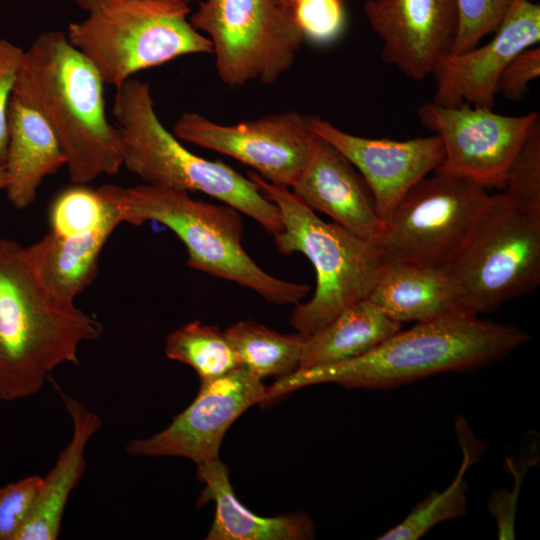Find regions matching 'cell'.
I'll return each instance as SVG.
<instances>
[{"label":"cell","instance_id":"obj_14","mask_svg":"<svg viewBox=\"0 0 540 540\" xmlns=\"http://www.w3.org/2000/svg\"><path fill=\"white\" fill-rule=\"evenodd\" d=\"M495 31L485 45L448 53L438 60L432 71L436 81L432 102L447 107L468 103L492 109L504 68L517 54L539 44L540 4L511 0Z\"/></svg>","mask_w":540,"mask_h":540},{"label":"cell","instance_id":"obj_33","mask_svg":"<svg viewBox=\"0 0 540 540\" xmlns=\"http://www.w3.org/2000/svg\"><path fill=\"white\" fill-rule=\"evenodd\" d=\"M24 50L0 38V164L5 163L8 146V110L18 78Z\"/></svg>","mask_w":540,"mask_h":540},{"label":"cell","instance_id":"obj_22","mask_svg":"<svg viewBox=\"0 0 540 540\" xmlns=\"http://www.w3.org/2000/svg\"><path fill=\"white\" fill-rule=\"evenodd\" d=\"M112 231L61 236L49 231L24 247L25 256L42 286L58 300L75 304L95 279L101 252Z\"/></svg>","mask_w":540,"mask_h":540},{"label":"cell","instance_id":"obj_31","mask_svg":"<svg viewBox=\"0 0 540 540\" xmlns=\"http://www.w3.org/2000/svg\"><path fill=\"white\" fill-rule=\"evenodd\" d=\"M523 450L519 460L507 459L510 472L514 475V488L494 490L487 502L490 514L497 523V535L500 540L514 539L515 515L520 488L527 471L536 465L539 455L536 441Z\"/></svg>","mask_w":540,"mask_h":540},{"label":"cell","instance_id":"obj_27","mask_svg":"<svg viewBox=\"0 0 540 540\" xmlns=\"http://www.w3.org/2000/svg\"><path fill=\"white\" fill-rule=\"evenodd\" d=\"M122 222L120 213L103 189L75 184L59 192L49 210L50 231L61 236H81L114 231Z\"/></svg>","mask_w":540,"mask_h":540},{"label":"cell","instance_id":"obj_4","mask_svg":"<svg viewBox=\"0 0 540 540\" xmlns=\"http://www.w3.org/2000/svg\"><path fill=\"white\" fill-rule=\"evenodd\" d=\"M101 187L123 223L154 221L175 233L192 269L235 282L279 305H297L310 290L307 284L276 278L257 265L242 246L241 213L230 205L195 199L188 191L162 185Z\"/></svg>","mask_w":540,"mask_h":540},{"label":"cell","instance_id":"obj_32","mask_svg":"<svg viewBox=\"0 0 540 540\" xmlns=\"http://www.w3.org/2000/svg\"><path fill=\"white\" fill-rule=\"evenodd\" d=\"M42 483L30 475L0 486V540H16L26 522Z\"/></svg>","mask_w":540,"mask_h":540},{"label":"cell","instance_id":"obj_36","mask_svg":"<svg viewBox=\"0 0 540 540\" xmlns=\"http://www.w3.org/2000/svg\"><path fill=\"white\" fill-rule=\"evenodd\" d=\"M7 183L6 171L3 164H0V190H5Z\"/></svg>","mask_w":540,"mask_h":540},{"label":"cell","instance_id":"obj_35","mask_svg":"<svg viewBox=\"0 0 540 540\" xmlns=\"http://www.w3.org/2000/svg\"><path fill=\"white\" fill-rule=\"evenodd\" d=\"M66 1H69L77 5L81 9L85 10L86 12H88L104 0H66Z\"/></svg>","mask_w":540,"mask_h":540},{"label":"cell","instance_id":"obj_30","mask_svg":"<svg viewBox=\"0 0 540 540\" xmlns=\"http://www.w3.org/2000/svg\"><path fill=\"white\" fill-rule=\"evenodd\" d=\"M345 0H295L291 12L304 38L317 43L334 40L345 24Z\"/></svg>","mask_w":540,"mask_h":540},{"label":"cell","instance_id":"obj_38","mask_svg":"<svg viewBox=\"0 0 540 540\" xmlns=\"http://www.w3.org/2000/svg\"><path fill=\"white\" fill-rule=\"evenodd\" d=\"M159 1H166V2L178 3V4L189 6L191 3H193L196 0H159Z\"/></svg>","mask_w":540,"mask_h":540},{"label":"cell","instance_id":"obj_6","mask_svg":"<svg viewBox=\"0 0 540 540\" xmlns=\"http://www.w3.org/2000/svg\"><path fill=\"white\" fill-rule=\"evenodd\" d=\"M247 177L280 211L282 231L273 236L278 252H300L315 269L313 297L297 304L290 318L297 332L308 337L369 297L385 258L376 243L323 221L289 187L271 183L254 171Z\"/></svg>","mask_w":540,"mask_h":540},{"label":"cell","instance_id":"obj_12","mask_svg":"<svg viewBox=\"0 0 540 540\" xmlns=\"http://www.w3.org/2000/svg\"><path fill=\"white\" fill-rule=\"evenodd\" d=\"M417 113L422 126L443 142L444 158L437 169L502 190L510 161L540 120L535 111L510 116L468 103L447 107L430 102Z\"/></svg>","mask_w":540,"mask_h":540},{"label":"cell","instance_id":"obj_10","mask_svg":"<svg viewBox=\"0 0 540 540\" xmlns=\"http://www.w3.org/2000/svg\"><path fill=\"white\" fill-rule=\"evenodd\" d=\"M489 196L478 182L436 169L395 208L378 243L383 257L448 269L466 244Z\"/></svg>","mask_w":540,"mask_h":540},{"label":"cell","instance_id":"obj_23","mask_svg":"<svg viewBox=\"0 0 540 540\" xmlns=\"http://www.w3.org/2000/svg\"><path fill=\"white\" fill-rule=\"evenodd\" d=\"M401 330L369 298L360 300L324 328L306 337L298 370L329 366L361 356Z\"/></svg>","mask_w":540,"mask_h":540},{"label":"cell","instance_id":"obj_16","mask_svg":"<svg viewBox=\"0 0 540 540\" xmlns=\"http://www.w3.org/2000/svg\"><path fill=\"white\" fill-rule=\"evenodd\" d=\"M363 10L382 41V61L413 80L432 74L458 31L456 0H365Z\"/></svg>","mask_w":540,"mask_h":540},{"label":"cell","instance_id":"obj_18","mask_svg":"<svg viewBox=\"0 0 540 540\" xmlns=\"http://www.w3.org/2000/svg\"><path fill=\"white\" fill-rule=\"evenodd\" d=\"M66 166V156L51 126L31 105L12 94L4 163L6 195L17 210L36 199L43 180Z\"/></svg>","mask_w":540,"mask_h":540},{"label":"cell","instance_id":"obj_19","mask_svg":"<svg viewBox=\"0 0 540 540\" xmlns=\"http://www.w3.org/2000/svg\"><path fill=\"white\" fill-rule=\"evenodd\" d=\"M59 394L72 421V436L42 478L32 510L16 540L58 538L68 499L85 473L86 447L102 426L98 414L71 395L62 391Z\"/></svg>","mask_w":540,"mask_h":540},{"label":"cell","instance_id":"obj_29","mask_svg":"<svg viewBox=\"0 0 540 540\" xmlns=\"http://www.w3.org/2000/svg\"><path fill=\"white\" fill-rule=\"evenodd\" d=\"M458 31L450 53L466 52L478 45L488 33L495 31L511 0H456Z\"/></svg>","mask_w":540,"mask_h":540},{"label":"cell","instance_id":"obj_17","mask_svg":"<svg viewBox=\"0 0 540 540\" xmlns=\"http://www.w3.org/2000/svg\"><path fill=\"white\" fill-rule=\"evenodd\" d=\"M290 189L312 210L328 215L355 235L377 245L381 240L386 223L378 215L366 183L321 137H316L311 157Z\"/></svg>","mask_w":540,"mask_h":540},{"label":"cell","instance_id":"obj_21","mask_svg":"<svg viewBox=\"0 0 540 540\" xmlns=\"http://www.w3.org/2000/svg\"><path fill=\"white\" fill-rule=\"evenodd\" d=\"M204 483L198 504L210 501L216 511L207 540H304L315 534L314 523L303 514L262 517L248 510L235 496L227 466L216 459L197 466Z\"/></svg>","mask_w":540,"mask_h":540},{"label":"cell","instance_id":"obj_37","mask_svg":"<svg viewBox=\"0 0 540 540\" xmlns=\"http://www.w3.org/2000/svg\"><path fill=\"white\" fill-rule=\"evenodd\" d=\"M280 6L290 10L295 0H275Z\"/></svg>","mask_w":540,"mask_h":540},{"label":"cell","instance_id":"obj_15","mask_svg":"<svg viewBox=\"0 0 540 540\" xmlns=\"http://www.w3.org/2000/svg\"><path fill=\"white\" fill-rule=\"evenodd\" d=\"M308 122L359 172L386 224L406 194L444 158L443 142L436 134L403 141L372 139L347 133L319 116H308Z\"/></svg>","mask_w":540,"mask_h":540},{"label":"cell","instance_id":"obj_8","mask_svg":"<svg viewBox=\"0 0 540 540\" xmlns=\"http://www.w3.org/2000/svg\"><path fill=\"white\" fill-rule=\"evenodd\" d=\"M448 271L459 308L479 315L540 283V210L510 190L489 196Z\"/></svg>","mask_w":540,"mask_h":540},{"label":"cell","instance_id":"obj_24","mask_svg":"<svg viewBox=\"0 0 540 540\" xmlns=\"http://www.w3.org/2000/svg\"><path fill=\"white\" fill-rule=\"evenodd\" d=\"M240 365L259 379L278 378L297 371L306 337L299 332L282 334L251 319L241 320L224 331Z\"/></svg>","mask_w":540,"mask_h":540},{"label":"cell","instance_id":"obj_9","mask_svg":"<svg viewBox=\"0 0 540 540\" xmlns=\"http://www.w3.org/2000/svg\"><path fill=\"white\" fill-rule=\"evenodd\" d=\"M189 20L211 41L217 74L230 88L274 84L304 40L291 10L275 0H204Z\"/></svg>","mask_w":540,"mask_h":540},{"label":"cell","instance_id":"obj_28","mask_svg":"<svg viewBox=\"0 0 540 540\" xmlns=\"http://www.w3.org/2000/svg\"><path fill=\"white\" fill-rule=\"evenodd\" d=\"M540 210V120L527 133L506 171L504 189Z\"/></svg>","mask_w":540,"mask_h":540},{"label":"cell","instance_id":"obj_13","mask_svg":"<svg viewBox=\"0 0 540 540\" xmlns=\"http://www.w3.org/2000/svg\"><path fill=\"white\" fill-rule=\"evenodd\" d=\"M266 388L242 366L202 381L192 403L164 430L131 440L126 452L142 457H184L197 466L219 459L226 432L247 409L264 402Z\"/></svg>","mask_w":540,"mask_h":540},{"label":"cell","instance_id":"obj_25","mask_svg":"<svg viewBox=\"0 0 540 540\" xmlns=\"http://www.w3.org/2000/svg\"><path fill=\"white\" fill-rule=\"evenodd\" d=\"M463 461L457 476L442 492H432L396 526L378 537L379 540H417L440 522L457 518L466 512L467 482L465 473L480 456V443L464 419L456 422Z\"/></svg>","mask_w":540,"mask_h":540},{"label":"cell","instance_id":"obj_3","mask_svg":"<svg viewBox=\"0 0 540 540\" xmlns=\"http://www.w3.org/2000/svg\"><path fill=\"white\" fill-rule=\"evenodd\" d=\"M103 332L97 318L42 286L23 246L0 238V401L38 394L57 367L79 363L83 342Z\"/></svg>","mask_w":540,"mask_h":540},{"label":"cell","instance_id":"obj_2","mask_svg":"<svg viewBox=\"0 0 540 540\" xmlns=\"http://www.w3.org/2000/svg\"><path fill=\"white\" fill-rule=\"evenodd\" d=\"M104 84L62 31L43 32L24 50L13 94L51 126L75 184L114 175L123 166L122 135L107 118Z\"/></svg>","mask_w":540,"mask_h":540},{"label":"cell","instance_id":"obj_5","mask_svg":"<svg viewBox=\"0 0 540 540\" xmlns=\"http://www.w3.org/2000/svg\"><path fill=\"white\" fill-rule=\"evenodd\" d=\"M112 113L123 140V166L144 183L198 191L237 209L275 236L282 231L278 207L248 177L221 161L192 153L165 128L150 85L130 78L116 86Z\"/></svg>","mask_w":540,"mask_h":540},{"label":"cell","instance_id":"obj_39","mask_svg":"<svg viewBox=\"0 0 540 540\" xmlns=\"http://www.w3.org/2000/svg\"><path fill=\"white\" fill-rule=\"evenodd\" d=\"M532 1H534V0H532Z\"/></svg>","mask_w":540,"mask_h":540},{"label":"cell","instance_id":"obj_11","mask_svg":"<svg viewBox=\"0 0 540 540\" xmlns=\"http://www.w3.org/2000/svg\"><path fill=\"white\" fill-rule=\"evenodd\" d=\"M180 140L230 156L265 180L291 188L306 167L316 141L308 116L286 111L235 124L184 112L173 126Z\"/></svg>","mask_w":540,"mask_h":540},{"label":"cell","instance_id":"obj_26","mask_svg":"<svg viewBox=\"0 0 540 540\" xmlns=\"http://www.w3.org/2000/svg\"><path fill=\"white\" fill-rule=\"evenodd\" d=\"M165 355L192 367L201 382L218 378L241 366L224 331L199 320L188 322L168 334Z\"/></svg>","mask_w":540,"mask_h":540},{"label":"cell","instance_id":"obj_20","mask_svg":"<svg viewBox=\"0 0 540 540\" xmlns=\"http://www.w3.org/2000/svg\"><path fill=\"white\" fill-rule=\"evenodd\" d=\"M368 298L399 323L425 322L459 308L448 269L389 259Z\"/></svg>","mask_w":540,"mask_h":540},{"label":"cell","instance_id":"obj_7","mask_svg":"<svg viewBox=\"0 0 540 540\" xmlns=\"http://www.w3.org/2000/svg\"><path fill=\"white\" fill-rule=\"evenodd\" d=\"M71 22L66 36L118 86L139 71L192 54H212L211 41L190 22V7L159 0H104Z\"/></svg>","mask_w":540,"mask_h":540},{"label":"cell","instance_id":"obj_34","mask_svg":"<svg viewBox=\"0 0 540 540\" xmlns=\"http://www.w3.org/2000/svg\"><path fill=\"white\" fill-rule=\"evenodd\" d=\"M540 76V47L535 45L517 54L504 68L498 80V93L510 101H521L528 85Z\"/></svg>","mask_w":540,"mask_h":540},{"label":"cell","instance_id":"obj_1","mask_svg":"<svg viewBox=\"0 0 540 540\" xmlns=\"http://www.w3.org/2000/svg\"><path fill=\"white\" fill-rule=\"evenodd\" d=\"M529 338L515 326L481 320L456 308L398 331L361 356L278 378L267 387L264 403L314 384L383 389L439 373L471 370L506 357Z\"/></svg>","mask_w":540,"mask_h":540}]
</instances>
